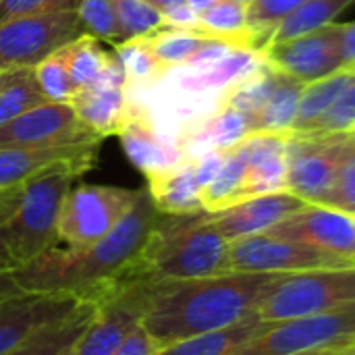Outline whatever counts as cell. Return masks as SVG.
<instances>
[{"label": "cell", "instance_id": "cell-56", "mask_svg": "<svg viewBox=\"0 0 355 355\" xmlns=\"http://www.w3.org/2000/svg\"><path fill=\"white\" fill-rule=\"evenodd\" d=\"M352 131H355V127H354V129H352Z\"/></svg>", "mask_w": 355, "mask_h": 355}, {"label": "cell", "instance_id": "cell-9", "mask_svg": "<svg viewBox=\"0 0 355 355\" xmlns=\"http://www.w3.org/2000/svg\"><path fill=\"white\" fill-rule=\"evenodd\" d=\"M345 341H355V304L316 316L272 322L231 355H300Z\"/></svg>", "mask_w": 355, "mask_h": 355}, {"label": "cell", "instance_id": "cell-1", "mask_svg": "<svg viewBox=\"0 0 355 355\" xmlns=\"http://www.w3.org/2000/svg\"><path fill=\"white\" fill-rule=\"evenodd\" d=\"M160 212L144 187L127 214L94 245L83 250L54 245L8 277L21 291L75 295L98 304L125 283L137 281L133 266Z\"/></svg>", "mask_w": 355, "mask_h": 355}, {"label": "cell", "instance_id": "cell-34", "mask_svg": "<svg viewBox=\"0 0 355 355\" xmlns=\"http://www.w3.org/2000/svg\"><path fill=\"white\" fill-rule=\"evenodd\" d=\"M277 79H279V71H275L270 64L264 62L256 73H252L250 77L239 81L235 87H231L220 98V102H225V104H229V106H233V108L254 116L268 102L275 85H277Z\"/></svg>", "mask_w": 355, "mask_h": 355}, {"label": "cell", "instance_id": "cell-55", "mask_svg": "<svg viewBox=\"0 0 355 355\" xmlns=\"http://www.w3.org/2000/svg\"><path fill=\"white\" fill-rule=\"evenodd\" d=\"M345 355H355V349H352V352H349V354H345Z\"/></svg>", "mask_w": 355, "mask_h": 355}, {"label": "cell", "instance_id": "cell-4", "mask_svg": "<svg viewBox=\"0 0 355 355\" xmlns=\"http://www.w3.org/2000/svg\"><path fill=\"white\" fill-rule=\"evenodd\" d=\"M85 171L73 164L54 166L25 181L15 216L0 227L17 268L58 245V216L73 181Z\"/></svg>", "mask_w": 355, "mask_h": 355}, {"label": "cell", "instance_id": "cell-21", "mask_svg": "<svg viewBox=\"0 0 355 355\" xmlns=\"http://www.w3.org/2000/svg\"><path fill=\"white\" fill-rule=\"evenodd\" d=\"M287 139L285 133H252L239 141L248 156L243 200L287 191Z\"/></svg>", "mask_w": 355, "mask_h": 355}, {"label": "cell", "instance_id": "cell-22", "mask_svg": "<svg viewBox=\"0 0 355 355\" xmlns=\"http://www.w3.org/2000/svg\"><path fill=\"white\" fill-rule=\"evenodd\" d=\"M148 179V191L162 214H198L206 212L202 206V189L196 181L191 160L156 173Z\"/></svg>", "mask_w": 355, "mask_h": 355}, {"label": "cell", "instance_id": "cell-16", "mask_svg": "<svg viewBox=\"0 0 355 355\" xmlns=\"http://www.w3.org/2000/svg\"><path fill=\"white\" fill-rule=\"evenodd\" d=\"M268 233L308 243L355 264V214L352 212L324 204H306Z\"/></svg>", "mask_w": 355, "mask_h": 355}, {"label": "cell", "instance_id": "cell-24", "mask_svg": "<svg viewBox=\"0 0 355 355\" xmlns=\"http://www.w3.org/2000/svg\"><path fill=\"white\" fill-rule=\"evenodd\" d=\"M96 308L98 306L94 302L85 300L71 316L44 327L31 339H27L23 345H19L17 349L8 352L6 355H58L62 349L79 341V337L85 333V329L94 320Z\"/></svg>", "mask_w": 355, "mask_h": 355}, {"label": "cell", "instance_id": "cell-40", "mask_svg": "<svg viewBox=\"0 0 355 355\" xmlns=\"http://www.w3.org/2000/svg\"><path fill=\"white\" fill-rule=\"evenodd\" d=\"M324 206H333L355 214V131H349L337 166L335 183Z\"/></svg>", "mask_w": 355, "mask_h": 355}, {"label": "cell", "instance_id": "cell-28", "mask_svg": "<svg viewBox=\"0 0 355 355\" xmlns=\"http://www.w3.org/2000/svg\"><path fill=\"white\" fill-rule=\"evenodd\" d=\"M355 0H306L293 15L283 19L268 35V42L264 48L277 42L291 40L295 35L314 31L318 27H324L329 23H335V19L354 4Z\"/></svg>", "mask_w": 355, "mask_h": 355}, {"label": "cell", "instance_id": "cell-14", "mask_svg": "<svg viewBox=\"0 0 355 355\" xmlns=\"http://www.w3.org/2000/svg\"><path fill=\"white\" fill-rule=\"evenodd\" d=\"M262 64L264 56L260 50L237 46L210 67L166 71L154 85H158L160 94H168L171 98H223L231 87L256 73Z\"/></svg>", "mask_w": 355, "mask_h": 355}, {"label": "cell", "instance_id": "cell-8", "mask_svg": "<svg viewBox=\"0 0 355 355\" xmlns=\"http://www.w3.org/2000/svg\"><path fill=\"white\" fill-rule=\"evenodd\" d=\"M354 262L302 241L270 233L229 241V270L262 275H295L320 268H345Z\"/></svg>", "mask_w": 355, "mask_h": 355}, {"label": "cell", "instance_id": "cell-10", "mask_svg": "<svg viewBox=\"0 0 355 355\" xmlns=\"http://www.w3.org/2000/svg\"><path fill=\"white\" fill-rule=\"evenodd\" d=\"M349 133L287 139L285 189L306 204H327Z\"/></svg>", "mask_w": 355, "mask_h": 355}, {"label": "cell", "instance_id": "cell-31", "mask_svg": "<svg viewBox=\"0 0 355 355\" xmlns=\"http://www.w3.org/2000/svg\"><path fill=\"white\" fill-rule=\"evenodd\" d=\"M198 33L229 40L239 46H250L248 4H241L237 0H218L210 8L200 12Z\"/></svg>", "mask_w": 355, "mask_h": 355}, {"label": "cell", "instance_id": "cell-51", "mask_svg": "<svg viewBox=\"0 0 355 355\" xmlns=\"http://www.w3.org/2000/svg\"><path fill=\"white\" fill-rule=\"evenodd\" d=\"M146 2H150L152 6H156L158 10H168V8H173V6H177V4H181V2H185V0H146Z\"/></svg>", "mask_w": 355, "mask_h": 355}, {"label": "cell", "instance_id": "cell-54", "mask_svg": "<svg viewBox=\"0 0 355 355\" xmlns=\"http://www.w3.org/2000/svg\"><path fill=\"white\" fill-rule=\"evenodd\" d=\"M237 2H241V4H248V6H250V4H252L254 0H237Z\"/></svg>", "mask_w": 355, "mask_h": 355}, {"label": "cell", "instance_id": "cell-52", "mask_svg": "<svg viewBox=\"0 0 355 355\" xmlns=\"http://www.w3.org/2000/svg\"><path fill=\"white\" fill-rule=\"evenodd\" d=\"M75 345H77V343H75ZM75 345H71V347L62 349V352H60L58 355H77V354H75Z\"/></svg>", "mask_w": 355, "mask_h": 355}, {"label": "cell", "instance_id": "cell-18", "mask_svg": "<svg viewBox=\"0 0 355 355\" xmlns=\"http://www.w3.org/2000/svg\"><path fill=\"white\" fill-rule=\"evenodd\" d=\"M304 206L306 202H302L297 196L289 191H277L248 198L225 210L210 212V218L227 241H235L241 237L268 233L272 227H277Z\"/></svg>", "mask_w": 355, "mask_h": 355}, {"label": "cell", "instance_id": "cell-3", "mask_svg": "<svg viewBox=\"0 0 355 355\" xmlns=\"http://www.w3.org/2000/svg\"><path fill=\"white\" fill-rule=\"evenodd\" d=\"M229 272V241L210 212L162 214L133 266L135 279H198Z\"/></svg>", "mask_w": 355, "mask_h": 355}, {"label": "cell", "instance_id": "cell-48", "mask_svg": "<svg viewBox=\"0 0 355 355\" xmlns=\"http://www.w3.org/2000/svg\"><path fill=\"white\" fill-rule=\"evenodd\" d=\"M15 268H17V262L12 260V256H10V252H8V245H6V241L2 239V235H0V277L10 275Z\"/></svg>", "mask_w": 355, "mask_h": 355}, {"label": "cell", "instance_id": "cell-33", "mask_svg": "<svg viewBox=\"0 0 355 355\" xmlns=\"http://www.w3.org/2000/svg\"><path fill=\"white\" fill-rule=\"evenodd\" d=\"M154 56L164 67V71H173L183 67L200 48H204L212 37L202 35L189 29L162 27L152 35H146Z\"/></svg>", "mask_w": 355, "mask_h": 355}, {"label": "cell", "instance_id": "cell-43", "mask_svg": "<svg viewBox=\"0 0 355 355\" xmlns=\"http://www.w3.org/2000/svg\"><path fill=\"white\" fill-rule=\"evenodd\" d=\"M160 345L152 339V335L139 324L112 355H156Z\"/></svg>", "mask_w": 355, "mask_h": 355}, {"label": "cell", "instance_id": "cell-6", "mask_svg": "<svg viewBox=\"0 0 355 355\" xmlns=\"http://www.w3.org/2000/svg\"><path fill=\"white\" fill-rule=\"evenodd\" d=\"M85 35L77 10L27 15L0 23V71L35 69L48 56Z\"/></svg>", "mask_w": 355, "mask_h": 355}, {"label": "cell", "instance_id": "cell-2", "mask_svg": "<svg viewBox=\"0 0 355 355\" xmlns=\"http://www.w3.org/2000/svg\"><path fill=\"white\" fill-rule=\"evenodd\" d=\"M281 275L223 272L198 279H144L141 327L164 347L256 316Z\"/></svg>", "mask_w": 355, "mask_h": 355}, {"label": "cell", "instance_id": "cell-37", "mask_svg": "<svg viewBox=\"0 0 355 355\" xmlns=\"http://www.w3.org/2000/svg\"><path fill=\"white\" fill-rule=\"evenodd\" d=\"M355 127V83L347 87L335 104L312 125L306 129L291 133L293 137H327V135H339L349 133Z\"/></svg>", "mask_w": 355, "mask_h": 355}, {"label": "cell", "instance_id": "cell-26", "mask_svg": "<svg viewBox=\"0 0 355 355\" xmlns=\"http://www.w3.org/2000/svg\"><path fill=\"white\" fill-rule=\"evenodd\" d=\"M355 83V67H343L322 79L310 81L304 85L302 98H300V108H297V119L289 131L297 133L312 125L316 119H320L333 104L335 100Z\"/></svg>", "mask_w": 355, "mask_h": 355}, {"label": "cell", "instance_id": "cell-12", "mask_svg": "<svg viewBox=\"0 0 355 355\" xmlns=\"http://www.w3.org/2000/svg\"><path fill=\"white\" fill-rule=\"evenodd\" d=\"M264 62L275 71L304 83L322 79L343 69L341 23H329L314 31L270 44L262 50Z\"/></svg>", "mask_w": 355, "mask_h": 355}, {"label": "cell", "instance_id": "cell-49", "mask_svg": "<svg viewBox=\"0 0 355 355\" xmlns=\"http://www.w3.org/2000/svg\"><path fill=\"white\" fill-rule=\"evenodd\" d=\"M19 287L10 281V277L8 275H4V277H0V300L2 297H6V295H10V293H15Z\"/></svg>", "mask_w": 355, "mask_h": 355}, {"label": "cell", "instance_id": "cell-19", "mask_svg": "<svg viewBox=\"0 0 355 355\" xmlns=\"http://www.w3.org/2000/svg\"><path fill=\"white\" fill-rule=\"evenodd\" d=\"M102 141L46 146V148H6L0 150V187L19 185L54 166L73 164L85 173L96 164Z\"/></svg>", "mask_w": 355, "mask_h": 355}, {"label": "cell", "instance_id": "cell-13", "mask_svg": "<svg viewBox=\"0 0 355 355\" xmlns=\"http://www.w3.org/2000/svg\"><path fill=\"white\" fill-rule=\"evenodd\" d=\"M96 316L75 345L77 355H112L144 320V279L129 281L96 304Z\"/></svg>", "mask_w": 355, "mask_h": 355}, {"label": "cell", "instance_id": "cell-20", "mask_svg": "<svg viewBox=\"0 0 355 355\" xmlns=\"http://www.w3.org/2000/svg\"><path fill=\"white\" fill-rule=\"evenodd\" d=\"M119 137L133 166H137L146 177L168 171L185 160L177 141L160 131L148 112L133 102L129 119L119 131Z\"/></svg>", "mask_w": 355, "mask_h": 355}, {"label": "cell", "instance_id": "cell-44", "mask_svg": "<svg viewBox=\"0 0 355 355\" xmlns=\"http://www.w3.org/2000/svg\"><path fill=\"white\" fill-rule=\"evenodd\" d=\"M164 15V27H175V29H189V31H198L200 25V15L187 4L181 2L168 10L162 12Z\"/></svg>", "mask_w": 355, "mask_h": 355}, {"label": "cell", "instance_id": "cell-30", "mask_svg": "<svg viewBox=\"0 0 355 355\" xmlns=\"http://www.w3.org/2000/svg\"><path fill=\"white\" fill-rule=\"evenodd\" d=\"M60 52H62L64 64H67L69 75H71L73 83L77 85V89H83V87H89L92 83H96L104 75V71L108 69V64L112 60V52L102 50L100 40L87 35V33L77 37L69 46H64Z\"/></svg>", "mask_w": 355, "mask_h": 355}, {"label": "cell", "instance_id": "cell-11", "mask_svg": "<svg viewBox=\"0 0 355 355\" xmlns=\"http://www.w3.org/2000/svg\"><path fill=\"white\" fill-rule=\"evenodd\" d=\"M69 102H44L0 127V150L102 141Z\"/></svg>", "mask_w": 355, "mask_h": 355}, {"label": "cell", "instance_id": "cell-7", "mask_svg": "<svg viewBox=\"0 0 355 355\" xmlns=\"http://www.w3.org/2000/svg\"><path fill=\"white\" fill-rule=\"evenodd\" d=\"M139 189L110 185H79L62 202L58 239L73 250H83L106 237L137 200Z\"/></svg>", "mask_w": 355, "mask_h": 355}, {"label": "cell", "instance_id": "cell-46", "mask_svg": "<svg viewBox=\"0 0 355 355\" xmlns=\"http://www.w3.org/2000/svg\"><path fill=\"white\" fill-rule=\"evenodd\" d=\"M341 54L343 67H355V21L341 23Z\"/></svg>", "mask_w": 355, "mask_h": 355}, {"label": "cell", "instance_id": "cell-53", "mask_svg": "<svg viewBox=\"0 0 355 355\" xmlns=\"http://www.w3.org/2000/svg\"><path fill=\"white\" fill-rule=\"evenodd\" d=\"M4 77H6V71H0V87H2V83H4Z\"/></svg>", "mask_w": 355, "mask_h": 355}, {"label": "cell", "instance_id": "cell-36", "mask_svg": "<svg viewBox=\"0 0 355 355\" xmlns=\"http://www.w3.org/2000/svg\"><path fill=\"white\" fill-rule=\"evenodd\" d=\"M123 42L146 37L164 27V15L146 0H110Z\"/></svg>", "mask_w": 355, "mask_h": 355}, {"label": "cell", "instance_id": "cell-45", "mask_svg": "<svg viewBox=\"0 0 355 355\" xmlns=\"http://www.w3.org/2000/svg\"><path fill=\"white\" fill-rule=\"evenodd\" d=\"M23 189H25V183L0 187V227L6 225L15 216V212L19 210Z\"/></svg>", "mask_w": 355, "mask_h": 355}, {"label": "cell", "instance_id": "cell-23", "mask_svg": "<svg viewBox=\"0 0 355 355\" xmlns=\"http://www.w3.org/2000/svg\"><path fill=\"white\" fill-rule=\"evenodd\" d=\"M270 324L272 322H264L256 314L237 324L164 345L156 355H231L252 339H256L260 333H264Z\"/></svg>", "mask_w": 355, "mask_h": 355}, {"label": "cell", "instance_id": "cell-15", "mask_svg": "<svg viewBox=\"0 0 355 355\" xmlns=\"http://www.w3.org/2000/svg\"><path fill=\"white\" fill-rule=\"evenodd\" d=\"M85 300L17 289L0 300V355L17 349L37 331L71 316Z\"/></svg>", "mask_w": 355, "mask_h": 355}, {"label": "cell", "instance_id": "cell-25", "mask_svg": "<svg viewBox=\"0 0 355 355\" xmlns=\"http://www.w3.org/2000/svg\"><path fill=\"white\" fill-rule=\"evenodd\" d=\"M304 81L279 73L277 85L264 108L252 116V133H285L289 135L300 108Z\"/></svg>", "mask_w": 355, "mask_h": 355}, {"label": "cell", "instance_id": "cell-17", "mask_svg": "<svg viewBox=\"0 0 355 355\" xmlns=\"http://www.w3.org/2000/svg\"><path fill=\"white\" fill-rule=\"evenodd\" d=\"M71 106L79 119L100 137L119 135L129 119L131 100L125 71L114 52L104 75L89 87L79 89L71 100Z\"/></svg>", "mask_w": 355, "mask_h": 355}, {"label": "cell", "instance_id": "cell-5", "mask_svg": "<svg viewBox=\"0 0 355 355\" xmlns=\"http://www.w3.org/2000/svg\"><path fill=\"white\" fill-rule=\"evenodd\" d=\"M355 304V266L281 275L258 306L264 322L316 316Z\"/></svg>", "mask_w": 355, "mask_h": 355}, {"label": "cell", "instance_id": "cell-38", "mask_svg": "<svg viewBox=\"0 0 355 355\" xmlns=\"http://www.w3.org/2000/svg\"><path fill=\"white\" fill-rule=\"evenodd\" d=\"M77 15L87 35L104 40L112 46L123 44L121 27L110 0H81L77 6Z\"/></svg>", "mask_w": 355, "mask_h": 355}, {"label": "cell", "instance_id": "cell-27", "mask_svg": "<svg viewBox=\"0 0 355 355\" xmlns=\"http://www.w3.org/2000/svg\"><path fill=\"white\" fill-rule=\"evenodd\" d=\"M245 173H248V156L241 150V146H233L227 150L225 164L216 179L202 189V206L206 212H218L225 210L237 202L243 200V187H245Z\"/></svg>", "mask_w": 355, "mask_h": 355}, {"label": "cell", "instance_id": "cell-50", "mask_svg": "<svg viewBox=\"0 0 355 355\" xmlns=\"http://www.w3.org/2000/svg\"><path fill=\"white\" fill-rule=\"evenodd\" d=\"M185 2L200 15V12H204L206 8H210L212 4H216L218 0H185Z\"/></svg>", "mask_w": 355, "mask_h": 355}, {"label": "cell", "instance_id": "cell-42", "mask_svg": "<svg viewBox=\"0 0 355 355\" xmlns=\"http://www.w3.org/2000/svg\"><path fill=\"white\" fill-rule=\"evenodd\" d=\"M225 158H227V150H210V152L198 156L196 160H191L200 189L208 187L216 179V175L220 173V168L225 164Z\"/></svg>", "mask_w": 355, "mask_h": 355}, {"label": "cell", "instance_id": "cell-29", "mask_svg": "<svg viewBox=\"0 0 355 355\" xmlns=\"http://www.w3.org/2000/svg\"><path fill=\"white\" fill-rule=\"evenodd\" d=\"M44 102L50 100L42 92L33 69L6 71L4 83L0 87V127Z\"/></svg>", "mask_w": 355, "mask_h": 355}, {"label": "cell", "instance_id": "cell-32", "mask_svg": "<svg viewBox=\"0 0 355 355\" xmlns=\"http://www.w3.org/2000/svg\"><path fill=\"white\" fill-rule=\"evenodd\" d=\"M114 54L125 71L129 94L148 89L166 73L164 67L154 56L146 37L127 40V42L114 46Z\"/></svg>", "mask_w": 355, "mask_h": 355}, {"label": "cell", "instance_id": "cell-39", "mask_svg": "<svg viewBox=\"0 0 355 355\" xmlns=\"http://www.w3.org/2000/svg\"><path fill=\"white\" fill-rule=\"evenodd\" d=\"M60 50L54 52L52 56H48L44 62H40L33 69V73H35V79H37L42 92L46 94V98L50 102H69L71 104V100L75 98V94L79 89L69 75V69L64 64Z\"/></svg>", "mask_w": 355, "mask_h": 355}, {"label": "cell", "instance_id": "cell-35", "mask_svg": "<svg viewBox=\"0 0 355 355\" xmlns=\"http://www.w3.org/2000/svg\"><path fill=\"white\" fill-rule=\"evenodd\" d=\"M306 0H254L248 6L250 48L264 50L270 31L289 15H293Z\"/></svg>", "mask_w": 355, "mask_h": 355}, {"label": "cell", "instance_id": "cell-41", "mask_svg": "<svg viewBox=\"0 0 355 355\" xmlns=\"http://www.w3.org/2000/svg\"><path fill=\"white\" fill-rule=\"evenodd\" d=\"M81 0H0V23L44 12L77 10Z\"/></svg>", "mask_w": 355, "mask_h": 355}, {"label": "cell", "instance_id": "cell-47", "mask_svg": "<svg viewBox=\"0 0 355 355\" xmlns=\"http://www.w3.org/2000/svg\"><path fill=\"white\" fill-rule=\"evenodd\" d=\"M352 349H355V341H345V343H337V345H327V347H318L312 352L300 355H345L349 354Z\"/></svg>", "mask_w": 355, "mask_h": 355}]
</instances>
